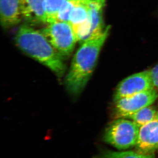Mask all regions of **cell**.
Here are the masks:
<instances>
[{
  "mask_svg": "<svg viewBox=\"0 0 158 158\" xmlns=\"http://www.w3.org/2000/svg\"><path fill=\"white\" fill-rule=\"evenodd\" d=\"M154 88L158 91V64L150 70Z\"/></svg>",
  "mask_w": 158,
  "mask_h": 158,
  "instance_id": "cell-14",
  "label": "cell"
},
{
  "mask_svg": "<svg viewBox=\"0 0 158 158\" xmlns=\"http://www.w3.org/2000/svg\"><path fill=\"white\" fill-rule=\"evenodd\" d=\"M70 1H76V0H70Z\"/></svg>",
  "mask_w": 158,
  "mask_h": 158,
  "instance_id": "cell-16",
  "label": "cell"
},
{
  "mask_svg": "<svg viewBox=\"0 0 158 158\" xmlns=\"http://www.w3.org/2000/svg\"><path fill=\"white\" fill-rule=\"evenodd\" d=\"M136 152L152 154L158 149V119L140 127Z\"/></svg>",
  "mask_w": 158,
  "mask_h": 158,
  "instance_id": "cell-7",
  "label": "cell"
},
{
  "mask_svg": "<svg viewBox=\"0 0 158 158\" xmlns=\"http://www.w3.org/2000/svg\"><path fill=\"white\" fill-rule=\"evenodd\" d=\"M158 98L155 88L119 99L115 102L114 113L117 118H127L143 108L151 106Z\"/></svg>",
  "mask_w": 158,
  "mask_h": 158,
  "instance_id": "cell-5",
  "label": "cell"
},
{
  "mask_svg": "<svg viewBox=\"0 0 158 158\" xmlns=\"http://www.w3.org/2000/svg\"><path fill=\"white\" fill-rule=\"evenodd\" d=\"M65 0H44V8L48 24L56 21L57 15Z\"/></svg>",
  "mask_w": 158,
  "mask_h": 158,
  "instance_id": "cell-12",
  "label": "cell"
},
{
  "mask_svg": "<svg viewBox=\"0 0 158 158\" xmlns=\"http://www.w3.org/2000/svg\"><path fill=\"white\" fill-rule=\"evenodd\" d=\"M97 2L98 3L99 5L104 8L105 6V4H106V0H96Z\"/></svg>",
  "mask_w": 158,
  "mask_h": 158,
  "instance_id": "cell-15",
  "label": "cell"
},
{
  "mask_svg": "<svg viewBox=\"0 0 158 158\" xmlns=\"http://www.w3.org/2000/svg\"><path fill=\"white\" fill-rule=\"evenodd\" d=\"M110 29V26H107L100 36L83 43L75 54L65 80V88L71 96L77 97L87 85Z\"/></svg>",
  "mask_w": 158,
  "mask_h": 158,
  "instance_id": "cell-1",
  "label": "cell"
},
{
  "mask_svg": "<svg viewBox=\"0 0 158 158\" xmlns=\"http://www.w3.org/2000/svg\"><path fill=\"white\" fill-rule=\"evenodd\" d=\"M127 118L132 120L140 127L158 119V110L154 107L148 106L132 114Z\"/></svg>",
  "mask_w": 158,
  "mask_h": 158,
  "instance_id": "cell-10",
  "label": "cell"
},
{
  "mask_svg": "<svg viewBox=\"0 0 158 158\" xmlns=\"http://www.w3.org/2000/svg\"><path fill=\"white\" fill-rule=\"evenodd\" d=\"M74 6L75 3L73 1L65 0L59 9L56 21L69 23L70 15Z\"/></svg>",
  "mask_w": 158,
  "mask_h": 158,
  "instance_id": "cell-13",
  "label": "cell"
},
{
  "mask_svg": "<svg viewBox=\"0 0 158 158\" xmlns=\"http://www.w3.org/2000/svg\"><path fill=\"white\" fill-rule=\"evenodd\" d=\"M22 18L31 26L47 24L44 0H19Z\"/></svg>",
  "mask_w": 158,
  "mask_h": 158,
  "instance_id": "cell-8",
  "label": "cell"
},
{
  "mask_svg": "<svg viewBox=\"0 0 158 158\" xmlns=\"http://www.w3.org/2000/svg\"><path fill=\"white\" fill-rule=\"evenodd\" d=\"M94 158H155L154 154H143L137 152H103Z\"/></svg>",
  "mask_w": 158,
  "mask_h": 158,
  "instance_id": "cell-11",
  "label": "cell"
},
{
  "mask_svg": "<svg viewBox=\"0 0 158 158\" xmlns=\"http://www.w3.org/2000/svg\"><path fill=\"white\" fill-rule=\"evenodd\" d=\"M153 88L150 70L140 72L125 78L118 84L114 93V101Z\"/></svg>",
  "mask_w": 158,
  "mask_h": 158,
  "instance_id": "cell-6",
  "label": "cell"
},
{
  "mask_svg": "<svg viewBox=\"0 0 158 158\" xmlns=\"http://www.w3.org/2000/svg\"><path fill=\"white\" fill-rule=\"evenodd\" d=\"M40 31L62 58L69 57L72 53L78 40L69 23H49Z\"/></svg>",
  "mask_w": 158,
  "mask_h": 158,
  "instance_id": "cell-4",
  "label": "cell"
},
{
  "mask_svg": "<svg viewBox=\"0 0 158 158\" xmlns=\"http://www.w3.org/2000/svg\"><path fill=\"white\" fill-rule=\"evenodd\" d=\"M14 40L19 48L49 69L58 78L62 77L65 73L66 65L63 58L41 31L24 24L19 29Z\"/></svg>",
  "mask_w": 158,
  "mask_h": 158,
  "instance_id": "cell-2",
  "label": "cell"
},
{
  "mask_svg": "<svg viewBox=\"0 0 158 158\" xmlns=\"http://www.w3.org/2000/svg\"><path fill=\"white\" fill-rule=\"evenodd\" d=\"M22 19L19 0H0V19L3 28L15 27Z\"/></svg>",
  "mask_w": 158,
  "mask_h": 158,
  "instance_id": "cell-9",
  "label": "cell"
},
{
  "mask_svg": "<svg viewBox=\"0 0 158 158\" xmlns=\"http://www.w3.org/2000/svg\"><path fill=\"white\" fill-rule=\"evenodd\" d=\"M140 127L127 118H117L110 124L104 134V141L120 150L135 146Z\"/></svg>",
  "mask_w": 158,
  "mask_h": 158,
  "instance_id": "cell-3",
  "label": "cell"
}]
</instances>
